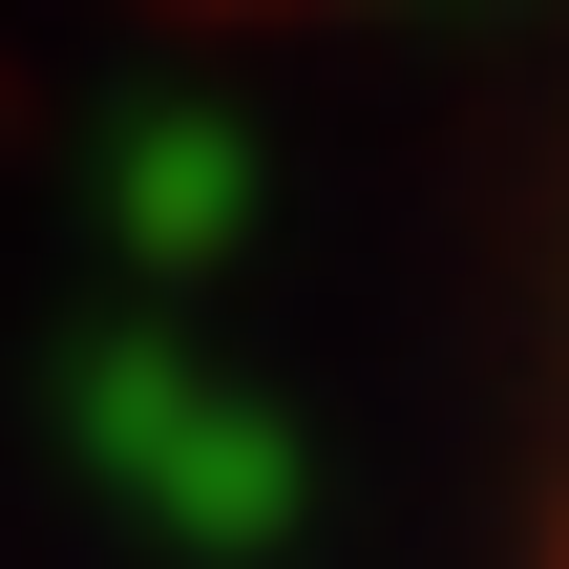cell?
I'll use <instances>...</instances> for the list:
<instances>
[{"label": "cell", "mask_w": 569, "mask_h": 569, "mask_svg": "<svg viewBox=\"0 0 569 569\" xmlns=\"http://www.w3.org/2000/svg\"><path fill=\"white\" fill-rule=\"evenodd\" d=\"M549 569H569V528H549Z\"/></svg>", "instance_id": "cell-1"}]
</instances>
